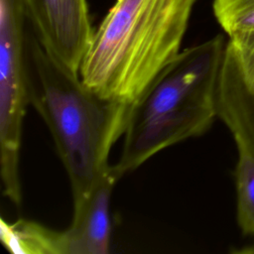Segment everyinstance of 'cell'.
<instances>
[{
	"mask_svg": "<svg viewBox=\"0 0 254 254\" xmlns=\"http://www.w3.org/2000/svg\"><path fill=\"white\" fill-rule=\"evenodd\" d=\"M29 104L47 125L66 171L72 201L89 192L111 167V148L123 136L133 104L108 99L55 60L32 25L26 40Z\"/></svg>",
	"mask_w": 254,
	"mask_h": 254,
	"instance_id": "6da1fadb",
	"label": "cell"
},
{
	"mask_svg": "<svg viewBox=\"0 0 254 254\" xmlns=\"http://www.w3.org/2000/svg\"><path fill=\"white\" fill-rule=\"evenodd\" d=\"M226 43L217 35L178 54L134 101L121 155L120 179L157 153L206 132L216 113L217 84Z\"/></svg>",
	"mask_w": 254,
	"mask_h": 254,
	"instance_id": "7a4b0ae2",
	"label": "cell"
},
{
	"mask_svg": "<svg viewBox=\"0 0 254 254\" xmlns=\"http://www.w3.org/2000/svg\"><path fill=\"white\" fill-rule=\"evenodd\" d=\"M195 0H117L101 21L79 68L108 99L133 104L181 52Z\"/></svg>",
	"mask_w": 254,
	"mask_h": 254,
	"instance_id": "3957f363",
	"label": "cell"
},
{
	"mask_svg": "<svg viewBox=\"0 0 254 254\" xmlns=\"http://www.w3.org/2000/svg\"><path fill=\"white\" fill-rule=\"evenodd\" d=\"M31 26L27 0H0V170L4 194L20 205L23 121L29 104L26 40Z\"/></svg>",
	"mask_w": 254,
	"mask_h": 254,
	"instance_id": "277c9868",
	"label": "cell"
},
{
	"mask_svg": "<svg viewBox=\"0 0 254 254\" xmlns=\"http://www.w3.org/2000/svg\"><path fill=\"white\" fill-rule=\"evenodd\" d=\"M33 30L44 49L79 74L93 31L86 0H27Z\"/></svg>",
	"mask_w": 254,
	"mask_h": 254,
	"instance_id": "5b68a950",
	"label": "cell"
},
{
	"mask_svg": "<svg viewBox=\"0 0 254 254\" xmlns=\"http://www.w3.org/2000/svg\"><path fill=\"white\" fill-rule=\"evenodd\" d=\"M119 179L112 167L81 199L73 202L70 225L61 231L62 254H104L109 252L111 237L110 202Z\"/></svg>",
	"mask_w": 254,
	"mask_h": 254,
	"instance_id": "8992f818",
	"label": "cell"
},
{
	"mask_svg": "<svg viewBox=\"0 0 254 254\" xmlns=\"http://www.w3.org/2000/svg\"><path fill=\"white\" fill-rule=\"evenodd\" d=\"M216 113L235 142L244 143L254 152V91L244 84L227 47L217 84Z\"/></svg>",
	"mask_w": 254,
	"mask_h": 254,
	"instance_id": "52a82bcc",
	"label": "cell"
},
{
	"mask_svg": "<svg viewBox=\"0 0 254 254\" xmlns=\"http://www.w3.org/2000/svg\"><path fill=\"white\" fill-rule=\"evenodd\" d=\"M214 16L228 35L231 51L246 86L254 91V0H214Z\"/></svg>",
	"mask_w": 254,
	"mask_h": 254,
	"instance_id": "ba28073f",
	"label": "cell"
},
{
	"mask_svg": "<svg viewBox=\"0 0 254 254\" xmlns=\"http://www.w3.org/2000/svg\"><path fill=\"white\" fill-rule=\"evenodd\" d=\"M0 237L7 250L17 254H62L61 231L38 222L20 219L0 221Z\"/></svg>",
	"mask_w": 254,
	"mask_h": 254,
	"instance_id": "9c48e42d",
	"label": "cell"
},
{
	"mask_svg": "<svg viewBox=\"0 0 254 254\" xmlns=\"http://www.w3.org/2000/svg\"><path fill=\"white\" fill-rule=\"evenodd\" d=\"M238 160L234 171L237 195V222L246 235H254V152L241 142H235Z\"/></svg>",
	"mask_w": 254,
	"mask_h": 254,
	"instance_id": "30bf717a",
	"label": "cell"
}]
</instances>
